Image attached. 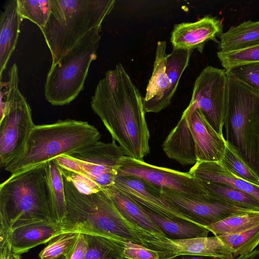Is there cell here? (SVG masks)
Segmentation results:
<instances>
[{
  "label": "cell",
  "instance_id": "8fae6325",
  "mask_svg": "<svg viewBox=\"0 0 259 259\" xmlns=\"http://www.w3.org/2000/svg\"><path fill=\"white\" fill-rule=\"evenodd\" d=\"M75 158L85 175L103 190L112 185L125 156L115 141H98L66 154Z\"/></svg>",
  "mask_w": 259,
  "mask_h": 259
},
{
  "label": "cell",
  "instance_id": "e0dca14e",
  "mask_svg": "<svg viewBox=\"0 0 259 259\" xmlns=\"http://www.w3.org/2000/svg\"><path fill=\"white\" fill-rule=\"evenodd\" d=\"M166 42L157 43L153 70L146 88V95L143 98L145 113H158L170 103L175 92L171 81L166 71Z\"/></svg>",
  "mask_w": 259,
  "mask_h": 259
},
{
  "label": "cell",
  "instance_id": "9c48e42d",
  "mask_svg": "<svg viewBox=\"0 0 259 259\" xmlns=\"http://www.w3.org/2000/svg\"><path fill=\"white\" fill-rule=\"evenodd\" d=\"M229 80L227 71L205 67L196 78L187 108L199 109L211 126L221 135L225 123L228 104Z\"/></svg>",
  "mask_w": 259,
  "mask_h": 259
},
{
  "label": "cell",
  "instance_id": "836d02e7",
  "mask_svg": "<svg viewBox=\"0 0 259 259\" xmlns=\"http://www.w3.org/2000/svg\"><path fill=\"white\" fill-rule=\"evenodd\" d=\"M226 71L229 75L259 93V62L239 66Z\"/></svg>",
  "mask_w": 259,
  "mask_h": 259
},
{
  "label": "cell",
  "instance_id": "cb8c5ba5",
  "mask_svg": "<svg viewBox=\"0 0 259 259\" xmlns=\"http://www.w3.org/2000/svg\"><path fill=\"white\" fill-rule=\"evenodd\" d=\"M150 218L166 238L172 240L207 237L209 231L205 227L188 221L171 220L146 210Z\"/></svg>",
  "mask_w": 259,
  "mask_h": 259
},
{
  "label": "cell",
  "instance_id": "7a4b0ae2",
  "mask_svg": "<svg viewBox=\"0 0 259 259\" xmlns=\"http://www.w3.org/2000/svg\"><path fill=\"white\" fill-rule=\"evenodd\" d=\"M48 162L12 174L1 184L0 236L26 225L55 223Z\"/></svg>",
  "mask_w": 259,
  "mask_h": 259
},
{
  "label": "cell",
  "instance_id": "4316f807",
  "mask_svg": "<svg viewBox=\"0 0 259 259\" xmlns=\"http://www.w3.org/2000/svg\"><path fill=\"white\" fill-rule=\"evenodd\" d=\"M259 226V211H251L229 217L206 228L215 236L242 232Z\"/></svg>",
  "mask_w": 259,
  "mask_h": 259
},
{
  "label": "cell",
  "instance_id": "60d3db41",
  "mask_svg": "<svg viewBox=\"0 0 259 259\" xmlns=\"http://www.w3.org/2000/svg\"><path fill=\"white\" fill-rule=\"evenodd\" d=\"M166 259H226L219 257L200 255H192V254H180L174 256Z\"/></svg>",
  "mask_w": 259,
  "mask_h": 259
},
{
  "label": "cell",
  "instance_id": "7bdbcfd3",
  "mask_svg": "<svg viewBox=\"0 0 259 259\" xmlns=\"http://www.w3.org/2000/svg\"><path fill=\"white\" fill-rule=\"evenodd\" d=\"M57 259H65V258L63 257H61L58 258Z\"/></svg>",
  "mask_w": 259,
  "mask_h": 259
},
{
  "label": "cell",
  "instance_id": "603a6c76",
  "mask_svg": "<svg viewBox=\"0 0 259 259\" xmlns=\"http://www.w3.org/2000/svg\"><path fill=\"white\" fill-rule=\"evenodd\" d=\"M220 52L240 50L259 45V20L244 21L220 35Z\"/></svg>",
  "mask_w": 259,
  "mask_h": 259
},
{
  "label": "cell",
  "instance_id": "f1b7e54d",
  "mask_svg": "<svg viewBox=\"0 0 259 259\" xmlns=\"http://www.w3.org/2000/svg\"><path fill=\"white\" fill-rule=\"evenodd\" d=\"M217 236L236 257L250 253L259 244V226L242 232Z\"/></svg>",
  "mask_w": 259,
  "mask_h": 259
},
{
  "label": "cell",
  "instance_id": "d6986e66",
  "mask_svg": "<svg viewBox=\"0 0 259 259\" xmlns=\"http://www.w3.org/2000/svg\"><path fill=\"white\" fill-rule=\"evenodd\" d=\"M166 156L183 166L197 162L195 145L187 116L183 114L162 145Z\"/></svg>",
  "mask_w": 259,
  "mask_h": 259
},
{
  "label": "cell",
  "instance_id": "6da1fadb",
  "mask_svg": "<svg viewBox=\"0 0 259 259\" xmlns=\"http://www.w3.org/2000/svg\"><path fill=\"white\" fill-rule=\"evenodd\" d=\"M91 106L125 156L143 160L149 154L143 98L121 63L99 80Z\"/></svg>",
  "mask_w": 259,
  "mask_h": 259
},
{
  "label": "cell",
  "instance_id": "7c38bea8",
  "mask_svg": "<svg viewBox=\"0 0 259 259\" xmlns=\"http://www.w3.org/2000/svg\"><path fill=\"white\" fill-rule=\"evenodd\" d=\"M135 230L142 244L156 251L160 259L180 254L206 255L226 259L235 258L231 250L217 236L172 240L165 237L158 238L139 228H135Z\"/></svg>",
  "mask_w": 259,
  "mask_h": 259
},
{
  "label": "cell",
  "instance_id": "8992f818",
  "mask_svg": "<svg viewBox=\"0 0 259 259\" xmlns=\"http://www.w3.org/2000/svg\"><path fill=\"white\" fill-rule=\"evenodd\" d=\"M101 28L89 32L57 62L52 64L44 92L46 99L52 105L68 104L83 90L90 65L97 57Z\"/></svg>",
  "mask_w": 259,
  "mask_h": 259
},
{
  "label": "cell",
  "instance_id": "30bf717a",
  "mask_svg": "<svg viewBox=\"0 0 259 259\" xmlns=\"http://www.w3.org/2000/svg\"><path fill=\"white\" fill-rule=\"evenodd\" d=\"M118 175L138 177L160 189L200 198H208L202 182L189 172L155 166L144 160L124 156Z\"/></svg>",
  "mask_w": 259,
  "mask_h": 259
},
{
  "label": "cell",
  "instance_id": "4dcf8cb0",
  "mask_svg": "<svg viewBox=\"0 0 259 259\" xmlns=\"http://www.w3.org/2000/svg\"><path fill=\"white\" fill-rule=\"evenodd\" d=\"M18 11L23 19H27L39 29L44 27L51 12L50 0H18Z\"/></svg>",
  "mask_w": 259,
  "mask_h": 259
},
{
  "label": "cell",
  "instance_id": "2e32d148",
  "mask_svg": "<svg viewBox=\"0 0 259 259\" xmlns=\"http://www.w3.org/2000/svg\"><path fill=\"white\" fill-rule=\"evenodd\" d=\"M221 21L207 15L193 22L175 24L171 32L170 41L173 49L197 50L203 52L209 40L219 42L217 36L222 33Z\"/></svg>",
  "mask_w": 259,
  "mask_h": 259
},
{
  "label": "cell",
  "instance_id": "74e56055",
  "mask_svg": "<svg viewBox=\"0 0 259 259\" xmlns=\"http://www.w3.org/2000/svg\"><path fill=\"white\" fill-rule=\"evenodd\" d=\"M250 137L253 154L259 172V114L253 121L251 126Z\"/></svg>",
  "mask_w": 259,
  "mask_h": 259
},
{
  "label": "cell",
  "instance_id": "ab89813d",
  "mask_svg": "<svg viewBox=\"0 0 259 259\" xmlns=\"http://www.w3.org/2000/svg\"><path fill=\"white\" fill-rule=\"evenodd\" d=\"M0 259H20V255L13 251L6 236H0Z\"/></svg>",
  "mask_w": 259,
  "mask_h": 259
},
{
  "label": "cell",
  "instance_id": "f35d334b",
  "mask_svg": "<svg viewBox=\"0 0 259 259\" xmlns=\"http://www.w3.org/2000/svg\"><path fill=\"white\" fill-rule=\"evenodd\" d=\"M54 159L60 168L62 169L83 174L78 162L75 158L68 155H62Z\"/></svg>",
  "mask_w": 259,
  "mask_h": 259
},
{
  "label": "cell",
  "instance_id": "d590c367",
  "mask_svg": "<svg viewBox=\"0 0 259 259\" xmlns=\"http://www.w3.org/2000/svg\"><path fill=\"white\" fill-rule=\"evenodd\" d=\"M123 257L125 259H160L158 253L142 244L124 242Z\"/></svg>",
  "mask_w": 259,
  "mask_h": 259
},
{
  "label": "cell",
  "instance_id": "484cf974",
  "mask_svg": "<svg viewBox=\"0 0 259 259\" xmlns=\"http://www.w3.org/2000/svg\"><path fill=\"white\" fill-rule=\"evenodd\" d=\"M48 179L51 192L53 219L59 224L65 218L67 213L63 175L54 159L48 162Z\"/></svg>",
  "mask_w": 259,
  "mask_h": 259
},
{
  "label": "cell",
  "instance_id": "ac0fdd59",
  "mask_svg": "<svg viewBox=\"0 0 259 259\" xmlns=\"http://www.w3.org/2000/svg\"><path fill=\"white\" fill-rule=\"evenodd\" d=\"M64 233L56 223H35L14 228L5 235L13 251L21 255L39 245L49 243Z\"/></svg>",
  "mask_w": 259,
  "mask_h": 259
},
{
  "label": "cell",
  "instance_id": "52a82bcc",
  "mask_svg": "<svg viewBox=\"0 0 259 259\" xmlns=\"http://www.w3.org/2000/svg\"><path fill=\"white\" fill-rule=\"evenodd\" d=\"M7 82L1 81L0 165L4 168L23 151L35 124L31 109L18 88L17 65L8 72Z\"/></svg>",
  "mask_w": 259,
  "mask_h": 259
},
{
  "label": "cell",
  "instance_id": "5b68a950",
  "mask_svg": "<svg viewBox=\"0 0 259 259\" xmlns=\"http://www.w3.org/2000/svg\"><path fill=\"white\" fill-rule=\"evenodd\" d=\"M98 129L72 119L35 125L22 153L4 169L11 174L46 163L99 141Z\"/></svg>",
  "mask_w": 259,
  "mask_h": 259
},
{
  "label": "cell",
  "instance_id": "5bb4252c",
  "mask_svg": "<svg viewBox=\"0 0 259 259\" xmlns=\"http://www.w3.org/2000/svg\"><path fill=\"white\" fill-rule=\"evenodd\" d=\"M112 185L127 194L147 210L171 220L195 223L169 204L160 188L143 179L117 175Z\"/></svg>",
  "mask_w": 259,
  "mask_h": 259
},
{
  "label": "cell",
  "instance_id": "9a60e30c",
  "mask_svg": "<svg viewBox=\"0 0 259 259\" xmlns=\"http://www.w3.org/2000/svg\"><path fill=\"white\" fill-rule=\"evenodd\" d=\"M183 114L187 116L188 119L197 162H221L227 143L224 136L215 131L199 109L187 108Z\"/></svg>",
  "mask_w": 259,
  "mask_h": 259
},
{
  "label": "cell",
  "instance_id": "ba28073f",
  "mask_svg": "<svg viewBox=\"0 0 259 259\" xmlns=\"http://www.w3.org/2000/svg\"><path fill=\"white\" fill-rule=\"evenodd\" d=\"M228 104L224 125L226 140L259 173L250 137L253 121L259 114V93L228 74Z\"/></svg>",
  "mask_w": 259,
  "mask_h": 259
},
{
  "label": "cell",
  "instance_id": "44dd1931",
  "mask_svg": "<svg viewBox=\"0 0 259 259\" xmlns=\"http://www.w3.org/2000/svg\"><path fill=\"white\" fill-rule=\"evenodd\" d=\"M23 19L19 13L18 0L7 1L0 15L1 81L17 45Z\"/></svg>",
  "mask_w": 259,
  "mask_h": 259
},
{
  "label": "cell",
  "instance_id": "7402d4cb",
  "mask_svg": "<svg viewBox=\"0 0 259 259\" xmlns=\"http://www.w3.org/2000/svg\"><path fill=\"white\" fill-rule=\"evenodd\" d=\"M189 172L202 181L224 184L249 194L259 201V186L236 176L220 162L198 161Z\"/></svg>",
  "mask_w": 259,
  "mask_h": 259
},
{
  "label": "cell",
  "instance_id": "ee69618b",
  "mask_svg": "<svg viewBox=\"0 0 259 259\" xmlns=\"http://www.w3.org/2000/svg\"><path fill=\"white\" fill-rule=\"evenodd\" d=\"M122 259H125V258H122Z\"/></svg>",
  "mask_w": 259,
  "mask_h": 259
},
{
  "label": "cell",
  "instance_id": "d4e9b609",
  "mask_svg": "<svg viewBox=\"0 0 259 259\" xmlns=\"http://www.w3.org/2000/svg\"><path fill=\"white\" fill-rule=\"evenodd\" d=\"M202 182L206 191L207 196L209 199L259 211V201L252 195L224 184Z\"/></svg>",
  "mask_w": 259,
  "mask_h": 259
},
{
  "label": "cell",
  "instance_id": "4fadbf2b",
  "mask_svg": "<svg viewBox=\"0 0 259 259\" xmlns=\"http://www.w3.org/2000/svg\"><path fill=\"white\" fill-rule=\"evenodd\" d=\"M160 189L166 201L172 207L195 223L205 227L229 217L252 211L209 198L193 197L167 189Z\"/></svg>",
  "mask_w": 259,
  "mask_h": 259
},
{
  "label": "cell",
  "instance_id": "f546056e",
  "mask_svg": "<svg viewBox=\"0 0 259 259\" xmlns=\"http://www.w3.org/2000/svg\"><path fill=\"white\" fill-rule=\"evenodd\" d=\"M220 162L236 176L259 186V173L251 167L242 157L236 148L228 142L225 154Z\"/></svg>",
  "mask_w": 259,
  "mask_h": 259
},
{
  "label": "cell",
  "instance_id": "3957f363",
  "mask_svg": "<svg viewBox=\"0 0 259 259\" xmlns=\"http://www.w3.org/2000/svg\"><path fill=\"white\" fill-rule=\"evenodd\" d=\"M63 181L67 213L58 224L64 233H78L142 244L134 226L120 214L103 190L85 194L64 177Z\"/></svg>",
  "mask_w": 259,
  "mask_h": 259
},
{
  "label": "cell",
  "instance_id": "d6a6232c",
  "mask_svg": "<svg viewBox=\"0 0 259 259\" xmlns=\"http://www.w3.org/2000/svg\"><path fill=\"white\" fill-rule=\"evenodd\" d=\"M80 233H63L50 241L39 252V259H57L65 256L76 242Z\"/></svg>",
  "mask_w": 259,
  "mask_h": 259
},
{
  "label": "cell",
  "instance_id": "277c9868",
  "mask_svg": "<svg viewBox=\"0 0 259 259\" xmlns=\"http://www.w3.org/2000/svg\"><path fill=\"white\" fill-rule=\"evenodd\" d=\"M51 12L40 28L57 62L92 29L102 27L113 10L115 0H50Z\"/></svg>",
  "mask_w": 259,
  "mask_h": 259
},
{
  "label": "cell",
  "instance_id": "1f68e13d",
  "mask_svg": "<svg viewBox=\"0 0 259 259\" xmlns=\"http://www.w3.org/2000/svg\"><path fill=\"white\" fill-rule=\"evenodd\" d=\"M222 67L226 71L239 66L259 62V45L246 48L217 53Z\"/></svg>",
  "mask_w": 259,
  "mask_h": 259
},
{
  "label": "cell",
  "instance_id": "83f0119b",
  "mask_svg": "<svg viewBox=\"0 0 259 259\" xmlns=\"http://www.w3.org/2000/svg\"><path fill=\"white\" fill-rule=\"evenodd\" d=\"M88 249L84 259H122L124 242L101 236L84 235Z\"/></svg>",
  "mask_w": 259,
  "mask_h": 259
},
{
  "label": "cell",
  "instance_id": "8d00e7d4",
  "mask_svg": "<svg viewBox=\"0 0 259 259\" xmlns=\"http://www.w3.org/2000/svg\"><path fill=\"white\" fill-rule=\"evenodd\" d=\"M88 249V242L85 236L80 234L79 237L68 254L66 259H84Z\"/></svg>",
  "mask_w": 259,
  "mask_h": 259
},
{
  "label": "cell",
  "instance_id": "ffe728a7",
  "mask_svg": "<svg viewBox=\"0 0 259 259\" xmlns=\"http://www.w3.org/2000/svg\"><path fill=\"white\" fill-rule=\"evenodd\" d=\"M120 214L135 228L160 238L166 236L150 218L145 209L127 194L111 185L103 190Z\"/></svg>",
  "mask_w": 259,
  "mask_h": 259
},
{
  "label": "cell",
  "instance_id": "e575fe53",
  "mask_svg": "<svg viewBox=\"0 0 259 259\" xmlns=\"http://www.w3.org/2000/svg\"><path fill=\"white\" fill-rule=\"evenodd\" d=\"M60 169L63 177L71 182L80 193L91 194L102 190L97 183L85 175L68 171L61 168Z\"/></svg>",
  "mask_w": 259,
  "mask_h": 259
},
{
  "label": "cell",
  "instance_id": "b9f144b4",
  "mask_svg": "<svg viewBox=\"0 0 259 259\" xmlns=\"http://www.w3.org/2000/svg\"><path fill=\"white\" fill-rule=\"evenodd\" d=\"M234 259H259V248L254 249L248 254L237 256Z\"/></svg>",
  "mask_w": 259,
  "mask_h": 259
}]
</instances>
